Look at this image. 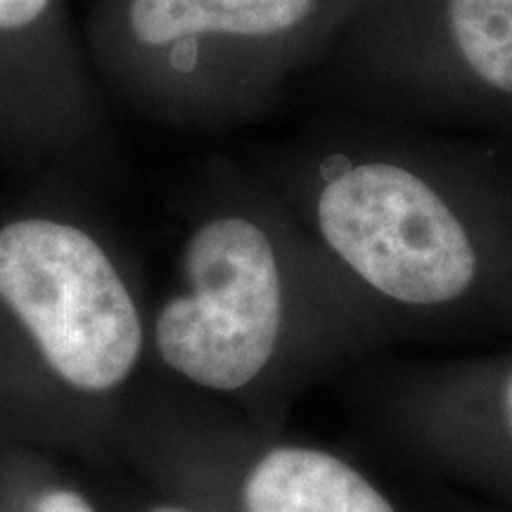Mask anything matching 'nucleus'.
<instances>
[{
  "label": "nucleus",
  "mask_w": 512,
  "mask_h": 512,
  "mask_svg": "<svg viewBox=\"0 0 512 512\" xmlns=\"http://www.w3.org/2000/svg\"><path fill=\"white\" fill-rule=\"evenodd\" d=\"M0 299L48 366L83 392H105L136 366L143 328L117 268L74 226L29 219L0 230Z\"/></svg>",
  "instance_id": "nucleus-1"
},
{
  "label": "nucleus",
  "mask_w": 512,
  "mask_h": 512,
  "mask_svg": "<svg viewBox=\"0 0 512 512\" xmlns=\"http://www.w3.org/2000/svg\"><path fill=\"white\" fill-rule=\"evenodd\" d=\"M192 292L157 318V349L171 368L230 392L264 370L283 323L278 261L264 230L216 219L192 235L185 254Z\"/></svg>",
  "instance_id": "nucleus-2"
},
{
  "label": "nucleus",
  "mask_w": 512,
  "mask_h": 512,
  "mask_svg": "<svg viewBox=\"0 0 512 512\" xmlns=\"http://www.w3.org/2000/svg\"><path fill=\"white\" fill-rule=\"evenodd\" d=\"M318 223L328 245L396 302L446 304L475 280V249L456 214L401 166L361 164L332 178Z\"/></svg>",
  "instance_id": "nucleus-3"
},
{
  "label": "nucleus",
  "mask_w": 512,
  "mask_h": 512,
  "mask_svg": "<svg viewBox=\"0 0 512 512\" xmlns=\"http://www.w3.org/2000/svg\"><path fill=\"white\" fill-rule=\"evenodd\" d=\"M247 512H394L354 467L313 448H275L249 472Z\"/></svg>",
  "instance_id": "nucleus-4"
},
{
  "label": "nucleus",
  "mask_w": 512,
  "mask_h": 512,
  "mask_svg": "<svg viewBox=\"0 0 512 512\" xmlns=\"http://www.w3.org/2000/svg\"><path fill=\"white\" fill-rule=\"evenodd\" d=\"M313 0H133L131 29L145 46L197 34L271 36L297 27Z\"/></svg>",
  "instance_id": "nucleus-5"
},
{
  "label": "nucleus",
  "mask_w": 512,
  "mask_h": 512,
  "mask_svg": "<svg viewBox=\"0 0 512 512\" xmlns=\"http://www.w3.org/2000/svg\"><path fill=\"white\" fill-rule=\"evenodd\" d=\"M448 22L467 67L512 95V0H448Z\"/></svg>",
  "instance_id": "nucleus-6"
},
{
  "label": "nucleus",
  "mask_w": 512,
  "mask_h": 512,
  "mask_svg": "<svg viewBox=\"0 0 512 512\" xmlns=\"http://www.w3.org/2000/svg\"><path fill=\"white\" fill-rule=\"evenodd\" d=\"M50 0H0V29H22L36 22Z\"/></svg>",
  "instance_id": "nucleus-7"
},
{
  "label": "nucleus",
  "mask_w": 512,
  "mask_h": 512,
  "mask_svg": "<svg viewBox=\"0 0 512 512\" xmlns=\"http://www.w3.org/2000/svg\"><path fill=\"white\" fill-rule=\"evenodd\" d=\"M34 512H95L74 491H48L36 501Z\"/></svg>",
  "instance_id": "nucleus-8"
},
{
  "label": "nucleus",
  "mask_w": 512,
  "mask_h": 512,
  "mask_svg": "<svg viewBox=\"0 0 512 512\" xmlns=\"http://www.w3.org/2000/svg\"><path fill=\"white\" fill-rule=\"evenodd\" d=\"M505 415H508V425L512 430V375L508 384H505Z\"/></svg>",
  "instance_id": "nucleus-9"
},
{
  "label": "nucleus",
  "mask_w": 512,
  "mask_h": 512,
  "mask_svg": "<svg viewBox=\"0 0 512 512\" xmlns=\"http://www.w3.org/2000/svg\"><path fill=\"white\" fill-rule=\"evenodd\" d=\"M152 512H181V510H174V508H159V510H152Z\"/></svg>",
  "instance_id": "nucleus-10"
}]
</instances>
